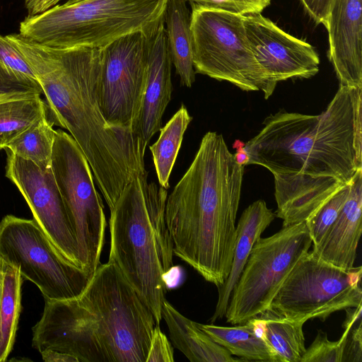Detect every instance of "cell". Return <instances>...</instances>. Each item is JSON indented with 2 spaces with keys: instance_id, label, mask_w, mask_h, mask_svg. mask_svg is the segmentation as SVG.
I'll return each instance as SVG.
<instances>
[{
  "instance_id": "1",
  "label": "cell",
  "mask_w": 362,
  "mask_h": 362,
  "mask_svg": "<svg viewBox=\"0 0 362 362\" xmlns=\"http://www.w3.org/2000/svg\"><path fill=\"white\" fill-rule=\"evenodd\" d=\"M31 66L54 124L66 129L91 168L111 211L125 186L146 170V146L130 129L110 125L95 94L100 48L49 47L20 34L6 35Z\"/></svg>"
},
{
  "instance_id": "2",
  "label": "cell",
  "mask_w": 362,
  "mask_h": 362,
  "mask_svg": "<svg viewBox=\"0 0 362 362\" xmlns=\"http://www.w3.org/2000/svg\"><path fill=\"white\" fill-rule=\"evenodd\" d=\"M152 312L112 262L100 264L83 292L45 300L33 327V346L78 362H146L153 330Z\"/></svg>"
},
{
  "instance_id": "3",
  "label": "cell",
  "mask_w": 362,
  "mask_h": 362,
  "mask_svg": "<svg viewBox=\"0 0 362 362\" xmlns=\"http://www.w3.org/2000/svg\"><path fill=\"white\" fill-rule=\"evenodd\" d=\"M244 167L222 134L208 132L166 199L173 254L217 288L231 268Z\"/></svg>"
},
{
  "instance_id": "4",
  "label": "cell",
  "mask_w": 362,
  "mask_h": 362,
  "mask_svg": "<svg viewBox=\"0 0 362 362\" xmlns=\"http://www.w3.org/2000/svg\"><path fill=\"white\" fill-rule=\"evenodd\" d=\"M244 148L247 165L273 175L329 176L349 184L362 168V89L339 85L317 115L284 110L267 116Z\"/></svg>"
},
{
  "instance_id": "5",
  "label": "cell",
  "mask_w": 362,
  "mask_h": 362,
  "mask_svg": "<svg viewBox=\"0 0 362 362\" xmlns=\"http://www.w3.org/2000/svg\"><path fill=\"white\" fill-rule=\"evenodd\" d=\"M147 177L146 170L139 173L110 211L108 262L118 267L159 325L174 254L165 219L168 189Z\"/></svg>"
},
{
  "instance_id": "6",
  "label": "cell",
  "mask_w": 362,
  "mask_h": 362,
  "mask_svg": "<svg viewBox=\"0 0 362 362\" xmlns=\"http://www.w3.org/2000/svg\"><path fill=\"white\" fill-rule=\"evenodd\" d=\"M168 0H66L20 23L19 34L59 48H103L146 31L163 16Z\"/></svg>"
},
{
  "instance_id": "7",
  "label": "cell",
  "mask_w": 362,
  "mask_h": 362,
  "mask_svg": "<svg viewBox=\"0 0 362 362\" xmlns=\"http://www.w3.org/2000/svg\"><path fill=\"white\" fill-rule=\"evenodd\" d=\"M193 64L196 73L228 81L245 91L274 88L250 47L243 15L190 2Z\"/></svg>"
},
{
  "instance_id": "8",
  "label": "cell",
  "mask_w": 362,
  "mask_h": 362,
  "mask_svg": "<svg viewBox=\"0 0 362 362\" xmlns=\"http://www.w3.org/2000/svg\"><path fill=\"white\" fill-rule=\"evenodd\" d=\"M313 245L305 222L283 226L259 238L232 291L227 322L241 325L269 308L286 277Z\"/></svg>"
},
{
  "instance_id": "9",
  "label": "cell",
  "mask_w": 362,
  "mask_h": 362,
  "mask_svg": "<svg viewBox=\"0 0 362 362\" xmlns=\"http://www.w3.org/2000/svg\"><path fill=\"white\" fill-rule=\"evenodd\" d=\"M51 170L74 230L81 267L93 275L105 243L104 206L86 158L62 129L56 130Z\"/></svg>"
},
{
  "instance_id": "10",
  "label": "cell",
  "mask_w": 362,
  "mask_h": 362,
  "mask_svg": "<svg viewBox=\"0 0 362 362\" xmlns=\"http://www.w3.org/2000/svg\"><path fill=\"white\" fill-rule=\"evenodd\" d=\"M361 267L346 271L320 259L312 251L296 264L268 309L305 323L325 320L332 313L362 305Z\"/></svg>"
},
{
  "instance_id": "11",
  "label": "cell",
  "mask_w": 362,
  "mask_h": 362,
  "mask_svg": "<svg viewBox=\"0 0 362 362\" xmlns=\"http://www.w3.org/2000/svg\"><path fill=\"white\" fill-rule=\"evenodd\" d=\"M0 258L34 283L45 300L78 296L92 276L69 262L34 219L8 215L1 220Z\"/></svg>"
},
{
  "instance_id": "12",
  "label": "cell",
  "mask_w": 362,
  "mask_h": 362,
  "mask_svg": "<svg viewBox=\"0 0 362 362\" xmlns=\"http://www.w3.org/2000/svg\"><path fill=\"white\" fill-rule=\"evenodd\" d=\"M100 50L95 88L98 107L108 124L132 129L139 110L145 79V31L122 36Z\"/></svg>"
},
{
  "instance_id": "13",
  "label": "cell",
  "mask_w": 362,
  "mask_h": 362,
  "mask_svg": "<svg viewBox=\"0 0 362 362\" xmlns=\"http://www.w3.org/2000/svg\"><path fill=\"white\" fill-rule=\"evenodd\" d=\"M5 149L6 176L21 192L33 219L58 252L82 269L74 230L51 168L42 169Z\"/></svg>"
},
{
  "instance_id": "14",
  "label": "cell",
  "mask_w": 362,
  "mask_h": 362,
  "mask_svg": "<svg viewBox=\"0 0 362 362\" xmlns=\"http://www.w3.org/2000/svg\"><path fill=\"white\" fill-rule=\"evenodd\" d=\"M254 56L275 88L289 78H309L319 71L320 59L314 47L286 33L261 13L243 15Z\"/></svg>"
},
{
  "instance_id": "15",
  "label": "cell",
  "mask_w": 362,
  "mask_h": 362,
  "mask_svg": "<svg viewBox=\"0 0 362 362\" xmlns=\"http://www.w3.org/2000/svg\"><path fill=\"white\" fill-rule=\"evenodd\" d=\"M146 62L144 89L137 117L132 127L146 146L160 131L163 113L171 99L172 62L163 17L145 31Z\"/></svg>"
},
{
  "instance_id": "16",
  "label": "cell",
  "mask_w": 362,
  "mask_h": 362,
  "mask_svg": "<svg viewBox=\"0 0 362 362\" xmlns=\"http://www.w3.org/2000/svg\"><path fill=\"white\" fill-rule=\"evenodd\" d=\"M323 25L340 85L362 89V0H333Z\"/></svg>"
},
{
  "instance_id": "17",
  "label": "cell",
  "mask_w": 362,
  "mask_h": 362,
  "mask_svg": "<svg viewBox=\"0 0 362 362\" xmlns=\"http://www.w3.org/2000/svg\"><path fill=\"white\" fill-rule=\"evenodd\" d=\"M274 177L275 214L283 220V226L307 221L346 185L329 176L289 173Z\"/></svg>"
},
{
  "instance_id": "18",
  "label": "cell",
  "mask_w": 362,
  "mask_h": 362,
  "mask_svg": "<svg viewBox=\"0 0 362 362\" xmlns=\"http://www.w3.org/2000/svg\"><path fill=\"white\" fill-rule=\"evenodd\" d=\"M346 200L333 225L312 252L320 259L343 270L354 267L362 232V168L349 182Z\"/></svg>"
},
{
  "instance_id": "19",
  "label": "cell",
  "mask_w": 362,
  "mask_h": 362,
  "mask_svg": "<svg viewBox=\"0 0 362 362\" xmlns=\"http://www.w3.org/2000/svg\"><path fill=\"white\" fill-rule=\"evenodd\" d=\"M276 217L264 200L252 203L242 213L236 226V236L230 273L218 288V300L210 322L225 317L232 291L247 263L252 247Z\"/></svg>"
},
{
  "instance_id": "20",
  "label": "cell",
  "mask_w": 362,
  "mask_h": 362,
  "mask_svg": "<svg viewBox=\"0 0 362 362\" xmlns=\"http://www.w3.org/2000/svg\"><path fill=\"white\" fill-rule=\"evenodd\" d=\"M173 346L191 362H233L234 358L224 347L201 329L197 322L181 314L166 299L161 310Z\"/></svg>"
},
{
  "instance_id": "21",
  "label": "cell",
  "mask_w": 362,
  "mask_h": 362,
  "mask_svg": "<svg viewBox=\"0 0 362 362\" xmlns=\"http://www.w3.org/2000/svg\"><path fill=\"white\" fill-rule=\"evenodd\" d=\"M165 34L172 64L182 86L195 81L191 33V11L187 0H168L164 13Z\"/></svg>"
},
{
  "instance_id": "22",
  "label": "cell",
  "mask_w": 362,
  "mask_h": 362,
  "mask_svg": "<svg viewBox=\"0 0 362 362\" xmlns=\"http://www.w3.org/2000/svg\"><path fill=\"white\" fill-rule=\"evenodd\" d=\"M197 325L214 341L242 361L277 362L274 351L261 334L255 317L235 327Z\"/></svg>"
},
{
  "instance_id": "23",
  "label": "cell",
  "mask_w": 362,
  "mask_h": 362,
  "mask_svg": "<svg viewBox=\"0 0 362 362\" xmlns=\"http://www.w3.org/2000/svg\"><path fill=\"white\" fill-rule=\"evenodd\" d=\"M261 334L277 362H300L305 351L303 322L281 317L267 309L256 317Z\"/></svg>"
},
{
  "instance_id": "24",
  "label": "cell",
  "mask_w": 362,
  "mask_h": 362,
  "mask_svg": "<svg viewBox=\"0 0 362 362\" xmlns=\"http://www.w3.org/2000/svg\"><path fill=\"white\" fill-rule=\"evenodd\" d=\"M192 120L182 105L167 124L160 129L158 140L149 146L159 185L168 189L169 178L176 160L185 132Z\"/></svg>"
},
{
  "instance_id": "25",
  "label": "cell",
  "mask_w": 362,
  "mask_h": 362,
  "mask_svg": "<svg viewBox=\"0 0 362 362\" xmlns=\"http://www.w3.org/2000/svg\"><path fill=\"white\" fill-rule=\"evenodd\" d=\"M40 95L0 100V151L34 122L49 113L47 105Z\"/></svg>"
},
{
  "instance_id": "26",
  "label": "cell",
  "mask_w": 362,
  "mask_h": 362,
  "mask_svg": "<svg viewBox=\"0 0 362 362\" xmlns=\"http://www.w3.org/2000/svg\"><path fill=\"white\" fill-rule=\"evenodd\" d=\"M23 280L17 268L4 262L0 300V362L6 361L15 341Z\"/></svg>"
},
{
  "instance_id": "27",
  "label": "cell",
  "mask_w": 362,
  "mask_h": 362,
  "mask_svg": "<svg viewBox=\"0 0 362 362\" xmlns=\"http://www.w3.org/2000/svg\"><path fill=\"white\" fill-rule=\"evenodd\" d=\"M49 115L47 113L34 122L5 148L42 169L51 168L56 130L52 127L54 124Z\"/></svg>"
},
{
  "instance_id": "28",
  "label": "cell",
  "mask_w": 362,
  "mask_h": 362,
  "mask_svg": "<svg viewBox=\"0 0 362 362\" xmlns=\"http://www.w3.org/2000/svg\"><path fill=\"white\" fill-rule=\"evenodd\" d=\"M349 187V183L344 185L315 215L305 221L313 248L319 245L337 218L348 197Z\"/></svg>"
},
{
  "instance_id": "29",
  "label": "cell",
  "mask_w": 362,
  "mask_h": 362,
  "mask_svg": "<svg viewBox=\"0 0 362 362\" xmlns=\"http://www.w3.org/2000/svg\"><path fill=\"white\" fill-rule=\"evenodd\" d=\"M353 326L343 327L341 338L334 341L328 339L327 333L319 329L312 344L306 348L300 362H342L346 339Z\"/></svg>"
},
{
  "instance_id": "30",
  "label": "cell",
  "mask_w": 362,
  "mask_h": 362,
  "mask_svg": "<svg viewBox=\"0 0 362 362\" xmlns=\"http://www.w3.org/2000/svg\"><path fill=\"white\" fill-rule=\"evenodd\" d=\"M0 66L16 78L38 83L23 54L6 36L2 35H0Z\"/></svg>"
},
{
  "instance_id": "31",
  "label": "cell",
  "mask_w": 362,
  "mask_h": 362,
  "mask_svg": "<svg viewBox=\"0 0 362 362\" xmlns=\"http://www.w3.org/2000/svg\"><path fill=\"white\" fill-rule=\"evenodd\" d=\"M41 93L42 90L39 83L16 78L0 66V100Z\"/></svg>"
},
{
  "instance_id": "32",
  "label": "cell",
  "mask_w": 362,
  "mask_h": 362,
  "mask_svg": "<svg viewBox=\"0 0 362 362\" xmlns=\"http://www.w3.org/2000/svg\"><path fill=\"white\" fill-rule=\"evenodd\" d=\"M201 5L222 8L241 15L261 13L272 0H187Z\"/></svg>"
},
{
  "instance_id": "33",
  "label": "cell",
  "mask_w": 362,
  "mask_h": 362,
  "mask_svg": "<svg viewBox=\"0 0 362 362\" xmlns=\"http://www.w3.org/2000/svg\"><path fill=\"white\" fill-rule=\"evenodd\" d=\"M173 345L158 325L153 330L146 362H173Z\"/></svg>"
},
{
  "instance_id": "34",
  "label": "cell",
  "mask_w": 362,
  "mask_h": 362,
  "mask_svg": "<svg viewBox=\"0 0 362 362\" xmlns=\"http://www.w3.org/2000/svg\"><path fill=\"white\" fill-rule=\"evenodd\" d=\"M342 362H362L361 321L355 324L349 332Z\"/></svg>"
},
{
  "instance_id": "35",
  "label": "cell",
  "mask_w": 362,
  "mask_h": 362,
  "mask_svg": "<svg viewBox=\"0 0 362 362\" xmlns=\"http://www.w3.org/2000/svg\"><path fill=\"white\" fill-rule=\"evenodd\" d=\"M300 1L310 17L317 24H324L333 0Z\"/></svg>"
},
{
  "instance_id": "36",
  "label": "cell",
  "mask_w": 362,
  "mask_h": 362,
  "mask_svg": "<svg viewBox=\"0 0 362 362\" xmlns=\"http://www.w3.org/2000/svg\"><path fill=\"white\" fill-rule=\"evenodd\" d=\"M62 0H24L28 16L44 12L49 8L59 4Z\"/></svg>"
},
{
  "instance_id": "37",
  "label": "cell",
  "mask_w": 362,
  "mask_h": 362,
  "mask_svg": "<svg viewBox=\"0 0 362 362\" xmlns=\"http://www.w3.org/2000/svg\"><path fill=\"white\" fill-rule=\"evenodd\" d=\"M40 354L46 362H78L74 356L57 351L46 350Z\"/></svg>"
},
{
  "instance_id": "38",
  "label": "cell",
  "mask_w": 362,
  "mask_h": 362,
  "mask_svg": "<svg viewBox=\"0 0 362 362\" xmlns=\"http://www.w3.org/2000/svg\"><path fill=\"white\" fill-rule=\"evenodd\" d=\"M245 143L240 140H236L234 147L236 148V152L234 154L237 163L245 166L248 161V155L244 148Z\"/></svg>"
},
{
  "instance_id": "39",
  "label": "cell",
  "mask_w": 362,
  "mask_h": 362,
  "mask_svg": "<svg viewBox=\"0 0 362 362\" xmlns=\"http://www.w3.org/2000/svg\"><path fill=\"white\" fill-rule=\"evenodd\" d=\"M4 262L0 258V300H1V291H2V281H3V275H4Z\"/></svg>"
}]
</instances>
